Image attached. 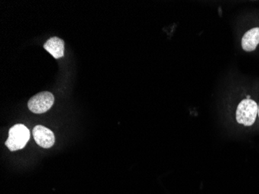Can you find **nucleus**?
<instances>
[{"label": "nucleus", "instance_id": "f257e3e1", "mask_svg": "<svg viewBox=\"0 0 259 194\" xmlns=\"http://www.w3.org/2000/svg\"><path fill=\"white\" fill-rule=\"evenodd\" d=\"M30 138L28 128L23 125H16L9 131L8 139L5 144L11 151L23 149Z\"/></svg>", "mask_w": 259, "mask_h": 194}, {"label": "nucleus", "instance_id": "f03ea898", "mask_svg": "<svg viewBox=\"0 0 259 194\" xmlns=\"http://www.w3.org/2000/svg\"><path fill=\"white\" fill-rule=\"evenodd\" d=\"M258 113L257 103L251 99L241 100L237 107L236 121L240 125L250 127L254 125Z\"/></svg>", "mask_w": 259, "mask_h": 194}, {"label": "nucleus", "instance_id": "39448f33", "mask_svg": "<svg viewBox=\"0 0 259 194\" xmlns=\"http://www.w3.org/2000/svg\"><path fill=\"white\" fill-rule=\"evenodd\" d=\"M259 45V27H254L246 32L241 40L243 50L247 52H253Z\"/></svg>", "mask_w": 259, "mask_h": 194}, {"label": "nucleus", "instance_id": "0eeeda50", "mask_svg": "<svg viewBox=\"0 0 259 194\" xmlns=\"http://www.w3.org/2000/svg\"><path fill=\"white\" fill-rule=\"evenodd\" d=\"M257 115H258V117H259V106H258V113H257Z\"/></svg>", "mask_w": 259, "mask_h": 194}, {"label": "nucleus", "instance_id": "20e7f679", "mask_svg": "<svg viewBox=\"0 0 259 194\" xmlns=\"http://www.w3.org/2000/svg\"><path fill=\"white\" fill-rule=\"evenodd\" d=\"M33 136L39 146L44 148H52L55 142L54 133L42 125H37L33 128Z\"/></svg>", "mask_w": 259, "mask_h": 194}, {"label": "nucleus", "instance_id": "423d86ee", "mask_svg": "<svg viewBox=\"0 0 259 194\" xmlns=\"http://www.w3.org/2000/svg\"><path fill=\"white\" fill-rule=\"evenodd\" d=\"M44 48L50 53L55 59L62 58L65 51V42L58 37L49 38L44 45Z\"/></svg>", "mask_w": 259, "mask_h": 194}, {"label": "nucleus", "instance_id": "7ed1b4c3", "mask_svg": "<svg viewBox=\"0 0 259 194\" xmlns=\"http://www.w3.org/2000/svg\"><path fill=\"white\" fill-rule=\"evenodd\" d=\"M55 103V97L50 92H41L30 99L28 108L33 113L40 114L50 110Z\"/></svg>", "mask_w": 259, "mask_h": 194}]
</instances>
